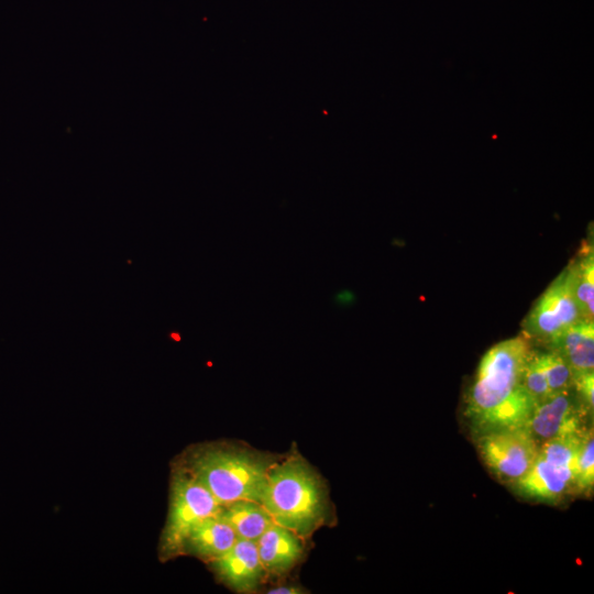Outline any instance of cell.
Here are the masks:
<instances>
[{
  "label": "cell",
  "mask_w": 594,
  "mask_h": 594,
  "mask_svg": "<svg viewBox=\"0 0 594 594\" xmlns=\"http://www.w3.org/2000/svg\"><path fill=\"white\" fill-rule=\"evenodd\" d=\"M531 352L530 339L522 332L497 342L482 356L463 411L473 437L526 427L536 405L524 385Z\"/></svg>",
  "instance_id": "cell-1"
},
{
  "label": "cell",
  "mask_w": 594,
  "mask_h": 594,
  "mask_svg": "<svg viewBox=\"0 0 594 594\" xmlns=\"http://www.w3.org/2000/svg\"><path fill=\"white\" fill-rule=\"evenodd\" d=\"M262 505L274 522L305 539L336 519L324 480L296 450L272 465Z\"/></svg>",
  "instance_id": "cell-2"
},
{
  "label": "cell",
  "mask_w": 594,
  "mask_h": 594,
  "mask_svg": "<svg viewBox=\"0 0 594 594\" xmlns=\"http://www.w3.org/2000/svg\"><path fill=\"white\" fill-rule=\"evenodd\" d=\"M278 458L245 446L215 443L194 450L183 468L222 506L240 499L262 504L268 472Z\"/></svg>",
  "instance_id": "cell-3"
},
{
  "label": "cell",
  "mask_w": 594,
  "mask_h": 594,
  "mask_svg": "<svg viewBox=\"0 0 594 594\" xmlns=\"http://www.w3.org/2000/svg\"><path fill=\"white\" fill-rule=\"evenodd\" d=\"M222 508L212 494L186 469L173 475L167 521L161 539V554L170 558L184 552L189 532Z\"/></svg>",
  "instance_id": "cell-4"
},
{
  "label": "cell",
  "mask_w": 594,
  "mask_h": 594,
  "mask_svg": "<svg viewBox=\"0 0 594 594\" xmlns=\"http://www.w3.org/2000/svg\"><path fill=\"white\" fill-rule=\"evenodd\" d=\"M473 438L486 469L509 486L531 469L540 447L526 427L491 430Z\"/></svg>",
  "instance_id": "cell-5"
},
{
  "label": "cell",
  "mask_w": 594,
  "mask_h": 594,
  "mask_svg": "<svg viewBox=\"0 0 594 594\" xmlns=\"http://www.w3.org/2000/svg\"><path fill=\"white\" fill-rule=\"evenodd\" d=\"M583 319L575 300L571 263L546 288L522 322L524 333L548 344Z\"/></svg>",
  "instance_id": "cell-6"
},
{
  "label": "cell",
  "mask_w": 594,
  "mask_h": 594,
  "mask_svg": "<svg viewBox=\"0 0 594 594\" xmlns=\"http://www.w3.org/2000/svg\"><path fill=\"white\" fill-rule=\"evenodd\" d=\"M588 415L572 387L536 403L526 428L541 444L551 439L582 433L586 429L584 422Z\"/></svg>",
  "instance_id": "cell-7"
},
{
  "label": "cell",
  "mask_w": 594,
  "mask_h": 594,
  "mask_svg": "<svg viewBox=\"0 0 594 594\" xmlns=\"http://www.w3.org/2000/svg\"><path fill=\"white\" fill-rule=\"evenodd\" d=\"M510 487L526 499L554 505L576 493L575 471L551 462L538 452L531 469Z\"/></svg>",
  "instance_id": "cell-8"
},
{
  "label": "cell",
  "mask_w": 594,
  "mask_h": 594,
  "mask_svg": "<svg viewBox=\"0 0 594 594\" xmlns=\"http://www.w3.org/2000/svg\"><path fill=\"white\" fill-rule=\"evenodd\" d=\"M219 579L237 593H253L266 579L255 541L238 539L221 557L209 562Z\"/></svg>",
  "instance_id": "cell-9"
},
{
  "label": "cell",
  "mask_w": 594,
  "mask_h": 594,
  "mask_svg": "<svg viewBox=\"0 0 594 594\" xmlns=\"http://www.w3.org/2000/svg\"><path fill=\"white\" fill-rule=\"evenodd\" d=\"M305 538L273 522L256 540L258 558L266 578L290 572L305 556Z\"/></svg>",
  "instance_id": "cell-10"
},
{
  "label": "cell",
  "mask_w": 594,
  "mask_h": 594,
  "mask_svg": "<svg viewBox=\"0 0 594 594\" xmlns=\"http://www.w3.org/2000/svg\"><path fill=\"white\" fill-rule=\"evenodd\" d=\"M572 370L573 377L594 372V321L581 319L548 343Z\"/></svg>",
  "instance_id": "cell-11"
},
{
  "label": "cell",
  "mask_w": 594,
  "mask_h": 594,
  "mask_svg": "<svg viewBox=\"0 0 594 594\" xmlns=\"http://www.w3.org/2000/svg\"><path fill=\"white\" fill-rule=\"evenodd\" d=\"M238 537L219 514L200 521L188 535L184 552L210 562L232 548Z\"/></svg>",
  "instance_id": "cell-12"
},
{
  "label": "cell",
  "mask_w": 594,
  "mask_h": 594,
  "mask_svg": "<svg viewBox=\"0 0 594 594\" xmlns=\"http://www.w3.org/2000/svg\"><path fill=\"white\" fill-rule=\"evenodd\" d=\"M219 516L229 524L238 539L255 542L274 522L261 503L246 499L223 505Z\"/></svg>",
  "instance_id": "cell-13"
},
{
  "label": "cell",
  "mask_w": 594,
  "mask_h": 594,
  "mask_svg": "<svg viewBox=\"0 0 594 594\" xmlns=\"http://www.w3.org/2000/svg\"><path fill=\"white\" fill-rule=\"evenodd\" d=\"M573 290L583 318L593 319L594 314V254L593 246L584 244L571 262Z\"/></svg>",
  "instance_id": "cell-14"
},
{
  "label": "cell",
  "mask_w": 594,
  "mask_h": 594,
  "mask_svg": "<svg viewBox=\"0 0 594 594\" xmlns=\"http://www.w3.org/2000/svg\"><path fill=\"white\" fill-rule=\"evenodd\" d=\"M576 493H591L594 486V436L593 428H586L580 439L575 457Z\"/></svg>",
  "instance_id": "cell-15"
},
{
  "label": "cell",
  "mask_w": 594,
  "mask_h": 594,
  "mask_svg": "<svg viewBox=\"0 0 594 594\" xmlns=\"http://www.w3.org/2000/svg\"><path fill=\"white\" fill-rule=\"evenodd\" d=\"M539 361L546 375L550 394L573 387V373L564 359L556 351L539 352Z\"/></svg>",
  "instance_id": "cell-16"
},
{
  "label": "cell",
  "mask_w": 594,
  "mask_h": 594,
  "mask_svg": "<svg viewBox=\"0 0 594 594\" xmlns=\"http://www.w3.org/2000/svg\"><path fill=\"white\" fill-rule=\"evenodd\" d=\"M524 385L536 403L551 395L538 351L534 349L525 367Z\"/></svg>",
  "instance_id": "cell-17"
},
{
  "label": "cell",
  "mask_w": 594,
  "mask_h": 594,
  "mask_svg": "<svg viewBox=\"0 0 594 594\" xmlns=\"http://www.w3.org/2000/svg\"><path fill=\"white\" fill-rule=\"evenodd\" d=\"M573 387L591 415L594 409V372H587L573 377Z\"/></svg>",
  "instance_id": "cell-18"
},
{
  "label": "cell",
  "mask_w": 594,
  "mask_h": 594,
  "mask_svg": "<svg viewBox=\"0 0 594 594\" xmlns=\"http://www.w3.org/2000/svg\"><path fill=\"white\" fill-rule=\"evenodd\" d=\"M266 593L268 594H302V593H306V591L296 585H280V586L268 588Z\"/></svg>",
  "instance_id": "cell-19"
},
{
  "label": "cell",
  "mask_w": 594,
  "mask_h": 594,
  "mask_svg": "<svg viewBox=\"0 0 594 594\" xmlns=\"http://www.w3.org/2000/svg\"><path fill=\"white\" fill-rule=\"evenodd\" d=\"M172 337H173L174 339H176L177 341L180 339V337H179L178 333H172Z\"/></svg>",
  "instance_id": "cell-20"
}]
</instances>
